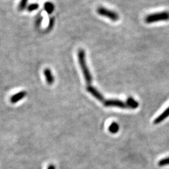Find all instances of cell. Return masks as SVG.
I'll list each match as a JSON object with an SVG mask.
<instances>
[{"mask_svg":"<svg viewBox=\"0 0 169 169\" xmlns=\"http://www.w3.org/2000/svg\"><path fill=\"white\" fill-rule=\"evenodd\" d=\"M78 63L80 66L81 70L83 74L84 78L87 84H90L92 81V77L90 72L89 68L88 67L85 58V52L83 49H80L78 52Z\"/></svg>","mask_w":169,"mask_h":169,"instance_id":"obj_1","label":"cell"},{"mask_svg":"<svg viewBox=\"0 0 169 169\" xmlns=\"http://www.w3.org/2000/svg\"><path fill=\"white\" fill-rule=\"evenodd\" d=\"M168 20H169V12L166 11L148 15L145 19V22L148 24Z\"/></svg>","mask_w":169,"mask_h":169,"instance_id":"obj_2","label":"cell"},{"mask_svg":"<svg viewBox=\"0 0 169 169\" xmlns=\"http://www.w3.org/2000/svg\"><path fill=\"white\" fill-rule=\"evenodd\" d=\"M97 13L100 16L109 18L110 20L116 21L119 19V16L116 12L111 11L110 10L106 9L103 7H99L97 10Z\"/></svg>","mask_w":169,"mask_h":169,"instance_id":"obj_3","label":"cell"},{"mask_svg":"<svg viewBox=\"0 0 169 169\" xmlns=\"http://www.w3.org/2000/svg\"><path fill=\"white\" fill-rule=\"evenodd\" d=\"M103 104L106 107H118L120 108H128L126 103L118 99H109L103 102Z\"/></svg>","mask_w":169,"mask_h":169,"instance_id":"obj_4","label":"cell"},{"mask_svg":"<svg viewBox=\"0 0 169 169\" xmlns=\"http://www.w3.org/2000/svg\"><path fill=\"white\" fill-rule=\"evenodd\" d=\"M86 91L90 93L92 95H93L96 99L100 102H103L104 97L102 95V93H100L96 88H95L93 86H88L86 87Z\"/></svg>","mask_w":169,"mask_h":169,"instance_id":"obj_5","label":"cell"},{"mask_svg":"<svg viewBox=\"0 0 169 169\" xmlns=\"http://www.w3.org/2000/svg\"><path fill=\"white\" fill-rule=\"evenodd\" d=\"M27 95V92L25 91H21L19 93H16L15 95H13L10 98V102L12 103H16L23 99Z\"/></svg>","mask_w":169,"mask_h":169,"instance_id":"obj_6","label":"cell"},{"mask_svg":"<svg viewBox=\"0 0 169 169\" xmlns=\"http://www.w3.org/2000/svg\"><path fill=\"white\" fill-rule=\"evenodd\" d=\"M44 75L45 77V79L46 81V83L48 85H52L53 84L55 81V78L53 77V75L52 73V71L49 68H45L43 71Z\"/></svg>","mask_w":169,"mask_h":169,"instance_id":"obj_7","label":"cell"},{"mask_svg":"<svg viewBox=\"0 0 169 169\" xmlns=\"http://www.w3.org/2000/svg\"><path fill=\"white\" fill-rule=\"evenodd\" d=\"M168 117H169V106L167 109H165L164 110V112H162L159 117H157L155 119L154 123L155 124L160 123L161 122H162L163 121L165 120V119L167 118H168Z\"/></svg>","mask_w":169,"mask_h":169,"instance_id":"obj_8","label":"cell"},{"mask_svg":"<svg viewBox=\"0 0 169 169\" xmlns=\"http://www.w3.org/2000/svg\"><path fill=\"white\" fill-rule=\"evenodd\" d=\"M126 103L128 106V108L131 109H135L138 108V106L139 105V102L131 97H129L127 98Z\"/></svg>","mask_w":169,"mask_h":169,"instance_id":"obj_9","label":"cell"},{"mask_svg":"<svg viewBox=\"0 0 169 169\" xmlns=\"http://www.w3.org/2000/svg\"><path fill=\"white\" fill-rule=\"evenodd\" d=\"M44 10L48 15H51L55 10V5L52 2L47 1L44 4Z\"/></svg>","mask_w":169,"mask_h":169,"instance_id":"obj_10","label":"cell"},{"mask_svg":"<svg viewBox=\"0 0 169 169\" xmlns=\"http://www.w3.org/2000/svg\"><path fill=\"white\" fill-rule=\"evenodd\" d=\"M108 130L111 134H117L119 130V125L116 122L111 123L108 127Z\"/></svg>","mask_w":169,"mask_h":169,"instance_id":"obj_11","label":"cell"},{"mask_svg":"<svg viewBox=\"0 0 169 169\" xmlns=\"http://www.w3.org/2000/svg\"><path fill=\"white\" fill-rule=\"evenodd\" d=\"M55 19L54 17H52L50 18L49 20V23L48 24V27L46 29V32H49L52 30V29L53 28V27L55 25Z\"/></svg>","mask_w":169,"mask_h":169,"instance_id":"obj_12","label":"cell"},{"mask_svg":"<svg viewBox=\"0 0 169 169\" xmlns=\"http://www.w3.org/2000/svg\"><path fill=\"white\" fill-rule=\"evenodd\" d=\"M29 0H20V2L18 5V10L20 11H23L27 8V4Z\"/></svg>","mask_w":169,"mask_h":169,"instance_id":"obj_13","label":"cell"},{"mask_svg":"<svg viewBox=\"0 0 169 169\" xmlns=\"http://www.w3.org/2000/svg\"><path fill=\"white\" fill-rule=\"evenodd\" d=\"M40 5L38 3H31L30 4H29L28 6H27V10L29 12H32L36 10H38L39 8Z\"/></svg>","mask_w":169,"mask_h":169,"instance_id":"obj_14","label":"cell"},{"mask_svg":"<svg viewBox=\"0 0 169 169\" xmlns=\"http://www.w3.org/2000/svg\"><path fill=\"white\" fill-rule=\"evenodd\" d=\"M158 165L160 167L169 165V156L168 157H166V158H164V159L160 160L158 163Z\"/></svg>","mask_w":169,"mask_h":169,"instance_id":"obj_15","label":"cell"},{"mask_svg":"<svg viewBox=\"0 0 169 169\" xmlns=\"http://www.w3.org/2000/svg\"><path fill=\"white\" fill-rule=\"evenodd\" d=\"M43 17L41 16H38L36 21H35V26L36 28H39L43 21Z\"/></svg>","mask_w":169,"mask_h":169,"instance_id":"obj_16","label":"cell"},{"mask_svg":"<svg viewBox=\"0 0 169 169\" xmlns=\"http://www.w3.org/2000/svg\"><path fill=\"white\" fill-rule=\"evenodd\" d=\"M47 169H56V168H55V166L54 165L51 164V165H49Z\"/></svg>","mask_w":169,"mask_h":169,"instance_id":"obj_17","label":"cell"}]
</instances>
